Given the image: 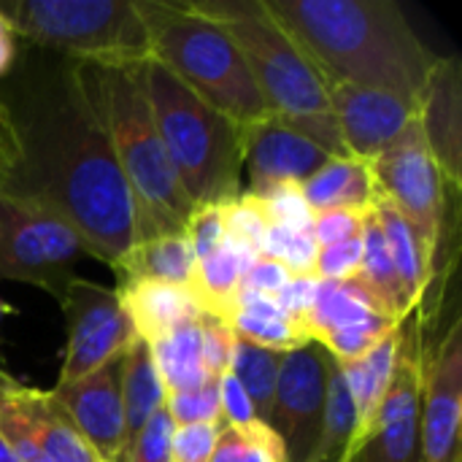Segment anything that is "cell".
Wrapping results in <instances>:
<instances>
[{
  "instance_id": "obj_47",
  "label": "cell",
  "mask_w": 462,
  "mask_h": 462,
  "mask_svg": "<svg viewBox=\"0 0 462 462\" xmlns=\"http://www.w3.org/2000/svg\"><path fill=\"white\" fill-rule=\"evenodd\" d=\"M14 54H16V35H14L5 14L0 11V76L14 65Z\"/></svg>"
},
{
  "instance_id": "obj_35",
  "label": "cell",
  "mask_w": 462,
  "mask_h": 462,
  "mask_svg": "<svg viewBox=\"0 0 462 462\" xmlns=\"http://www.w3.org/2000/svg\"><path fill=\"white\" fill-rule=\"evenodd\" d=\"M254 198L263 203V208H265V214L271 219V227L311 230L314 211L309 208V203H306V198L300 192V184L282 181V184H273V187L257 192Z\"/></svg>"
},
{
  "instance_id": "obj_29",
  "label": "cell",
  "mask_w": 462,
  "mask_h": 462,
  "mask_svg": "<svg viewBox=\"0 0 462 462\" xmlns=\"http://www.w3.org/2000/svg\"><path fill=\"white\" fill-rule=\"evenodd\" d=\"M162 406H165V387L152 360V349L146 341L135 338V344L122 357V409H125L127 447L135 441V436L149 422V417Z\"/></svg>"
},
{
  "instance_id": "obj_38",
  "label": "cell",
  "mask_w": 462,
  "mask_h": 462,
  "mask_svg": "<svg viewBox=\"0 0 462 462\" xmlns=\"http://www.w3.org/2000/svg\"><path fill=\"white\" fill-rule=\"evenodd\" d=\"M173 420L165 411H154L149 422L141 428L135 441L127 447L125 462H171V439H173Z\"/></svg>"
},
{
  "instance_id": "obj_6",
  "label": "cell",
  "mask_w": 462,
  "mask_h": 462,
  "mask_svg": "<svg viewBox=\"0 0 462 462\" xmlns=\"http://www.w3.org/2000/svg\"><path fill=\"white\" fill-rule=\"evenodd\" d=\"M149 32V57L238 127L271 116L230 32L192 3L135 0Z\"/></svg>"
},
{
  "instance_id": "obj_45",
  "label": "cell",
  "mask_w": 462,
  "mask_h": 462,
  "mask_svg": "<svg viewBox=\"0 0 462 462\" xmlns=\"http://www.w3.org/2000/svg\"><path fill=\"white\" fill-rule=\"evenodd\" d=\"M319 290V279L317 276H292L276 295V303L284 309L287 317H292L295 322H303V317L309 314V309L314 306Z\"/></svg>"
},
{
  "instance_id": "obj_36",
  "label": "cell",
  "mask_w": 462,
  "mask_h": 462,
  "mask_svg": "<svg viewBox=\"0 0 462 462\" xmlns=\"http://www.w3.org/2000/svg\"><path fill=\"white\" fill-rule=\"evenodd\" d=\"M165 411L171 414L176 428L179 425H200V422H222L217 382H208L189 393H168Z\"/></svg>"
},
{
  "instance_id": "obj_33",
  "label": "cell",
  "mask_w": 462,
  "mask_h": 462,
  "mask_svg": "<svg viewBox=\"0 0 462 462\" xmlns=\"http://www.w3.org/2000/svg\"><path fill=\"white\" fill-rule=\"evenodd\" d=\"M225 225H227V241L246 260L260 257L263 238H265V233L271 227V219H268L263 203L254 195L241 192L236 200L225 203Z\"/></svg>"
},
{
  "instance_id": "obj_31",
  "label": "cell",
  "mask_w": 462,
  "mask_h": 462,
  "mask_svg": "<svg viewBox=\"0 0 462 462\" xmlns=\"http://www.w3.org/2000/svg\"><path fill=\"white\" fill-rule=\"evenodd\" d=\"M279 365H282V352H271V349L254 346V344H249V341L236 336L230 374L238 379V384L244 387V393H246L257 420L265 422V425H268L271 406H273Z\"/></svg>"
},
{
  "instance_id": "obj_39",
  "label": "cell",
  "mask_w": 462,
  "mask_h": 462,
  "mask_svg": "<svg viewBox=\"0 0 462 462\" xmlns=\"http://www.w3.org/2000/svg\"><path fill=\"white\" fill-rule=\"evenodd\" d=\"M360 263H363V236L322 246L317 254L314 276L319 282H349L357 276Z\"/></svg>"
},
{
  "instance_id": "obj_2",
  "label": "cell",
  "mask_w": 462,
  "mask_h": 462,
  "mask_svg": "<svg viewBox=\"0 0 462 462\" xmlns=\"http://www.w3.org/2000/svg\"><path fill=\"white\" fill-rule=\"evenodd\" d=\"M328 87L401 95L420 106L439 57L393 0H263Z\"/></svg>"
},
{
  "instance_id": "obj_34",
  "label": "cell",
  "mask_w": 462,
  "mask_h": 462,
  "mask_svg": "<svg viewBox=\"0 0 462 462\" xmlns=\"http://www.w3.org/2000/svg\"><path fill=\"white\" fill-rule=\"evenodd\" d=\"M319 244L314 241L311 230H287V227H268L263 238L260 257L276 260L290 271V276H314Z\"/></svg>"
},
{
  "instance_id": "obj_22",
  "label": "cell",
  "mask_w": 462,
  "mask_h": 462,
  "mask_svg": "<svg viewBox=\"0 0 462 462\" xmlns=\"http://www.w3.org/2000/svg\"><path fill=\"white\" fill-rule=\"evenodd\" d=\"M401 325L390 336H384L365 357H360L355 363H338L341 371H344L352 403H355V414H357L355 455L368 441L376 411H379V406H382V401L387 395V387H390V379H393V371H395L398 346H401Z\"/></svg>"
},
{
  "instance_id": "obj_32",
  "label": "cell",
  "mask_w": 462,
  "mask_h": 462,
  "mask_svg": "<svg viewBox=\"0 0 462 462\" xmlns=\"http://www.w3.org/2000/svg\"><path fill=\"white\" fill-rule=\"evenodd\" d=\"M208 462H287L279 436L265 422L227 425L222 422Z\"/></svg>"
},
{
  "instance_id": "obj_4",
  "label": "cell",
  "mask_w": 462,
  "mask_h": 462,
  "mask_svg": "<svg viewBox=\"0 0 462 462\" xmlns=\"http://www.w3.org/2000/svg\"><path fill=\"white\" fill-rule=\"evenodd\" d=\"M217 19L241 49L271 116L311 138L333 157H349L330 111L328 84L300 43L254 3H192Z\"/></svg>"
},
{
  "instance_id": "obj_25",
  "label": "cell",
  "mask_w": 462,
  "mask_h": 462,
  "mask_svg": "<svg viewBox=\"0 0 462 462\" xmlns=\"http://www.w3.org/2000/svg\"><path fill=\"white\" fill-rule=\"evenodd\" d=\"M371 300L374 306L387 317L393 319L395 325H401L403 319L411 317V306L403 295V287H401V279H398V271L393 265V257H390V249H387V241H384V233L374 217V211H368L365 217V225H363V263H360V271L357 276L352 279Z\"/></svg>"
},
{
  "instance_id": "obj_21",
  "label": "cell",
  "mask_w": 462,
  "mask_h": 462,
  "mask_svg": "<svg viewBox=\"0 0 462 462\" xmlns=\"http://www.w3.org/2000/svg\"><path fill=\"white\" fill-rule=\"evenodd\" d=\"M371 211H374V217H376V222H379V227L384 233V241H387L393 265L398 271L403 295H406L409 306L417 309L422 303V295H425L428 284L433 282L436 254L430 252V246L425 244L420 230L390 200L376 195Z\"/></svg>"
},
{
  "instance_id": "obj_11",
  "label": "cell",
  "mask_w": 462,
  "mask_h": 462,
  "mask_svg": "<svg viewBox=\"0 0 462 462\" xmlns=\"http://www.w3.org/2000/svg\"><path fill=\"white\" fill-rule=\"evenodd\" d=\"M330 355L319 344H306L282 355L268 428L279 436L287 462H311L328 398Z\"/></svg>"
},
{
  "instance_id": "obj_16",
  "label": "cell",
  "mask_w": 462,
  "mask_h": 462,
  "mask_svg": "<svg viewBox=\"0 0 462 462\" xmlns=\"http://www.w3.org/2000/svg\"><path fill=\"white\" fill-rule=\"evenodd\" d=\"M0 411L22 428L43 462H106L79 433L51 390L27 387L0 371Z\"/></svg>"
},
{
  "instance_id": "obj_24",
  "label": "cell",
  "mask_w": 462,
  "mask_h": 462,
  "mask_svg": "<svg viewBox=\"0 0 462 462\" xmlns=\"http://www.w3.org/2000/svg\"><path fill=\"white\" fill-rule=\"evenodd\" d=\"M300 192L314 214L333 208L368 211L379 195L371 165L355 157H330L300 184Z\"/></svg>"
},
{
  "instance_id": "obj_17",
  "label": "cell",
  "mask_w": 462,
  "mask_h": 462,
  "mask_svg": "<svg viewBox=\"0 0 462 462\" xmlns=\"http://www.w3.org/2000/svg\"><path fill=\"white\" fill-rule=\"evenodd\" d=\"M122 357L73 384L51 390V395L68 411L79 433L106 462H122L127 455L122 409Z\"/></svg>"
},
{
  "instance_id": "obj_30",
  "label": "cell",
  "mask_w": 462,
  "mask_h": 462,
  "mask_svg": "<svg viewBox=\"0 0 462 462\" xmlns=\"http://www.w3.org/2000/svg\"><path fill=\"white\" fill-rule=\"evenodd\" d=\"M357 436V414L344 379V371L336 360L328 368V398H325V420L322 433L314 449L311 462H352Z\"/></svg>"
},
{
  "instance_id": "obj_3",
  "label": "cell",
  "mask_w": 462,
  "mask_h": 462,
  "mask_svg": "<svg viewBox=\"0 0 462 462\" xmlns=\"http://www.w3.org/2000/svg\"><path fill=\"white\" fill-rule=\"evenodd\" d=\"M76 65L130 187L135 203V244L165 233H184L195 203L181 189L160 141L141 65Z\"/></svg>"
},
{
  "instance_id": "obj_28",
  "label": "cell",
  "mask_w": 462,
  "mask_h": 462,
  "mask_svg": "<svg viewBox=\"0 0 462 462\" xmlns=\"http://www.w3.org/2000/svg\"><path fill=\"white\" fill-rule=\"evenodd\" d=\"M149 349H152V360L157 365V374L162 379L165 395L168 393H189V390H198L208 382H217L206 371L200 319L187 322V325L165 333L162 338L149 344Z\"/></svg>"
},
{
  "instance_id": "obj_43",
  "label": "cell",
  "mask_w": 462,
  "mask_h": 462,
  "mask_svg": "<svg viewBox=\"0 0 462 462\" xmlns=\"http://www.w3.org/2000/svg\"><path fill=\"white\" fill-rule=\"evenodd\" d=\"M290 271L284 265H279L276 260L268 257H257L246 265L244 279H241V290L246 292H257V295H271L276 298L279 290L290 282Z\"/></svg>"
},
{
  "instance_id": "obj_9",
  "label": "cell",
  "mask_w": 462,
  "mask_h": 462,
  "mask_svg": "<svg viewBox=\"0 0 462 462\" xmlns=\"http://www.w3.org/2000/svg\"><path fill=\"white\" fill-rule=\"evenodd\" d=\"M371 173L376 181V192L420 230V236L436 254L444 238L447 192L455 189L444 181L436 160L430 157L420 116L371 162Z\"/></svg>"
},
{
  "instance_id": "obj_48",
  "label": "cell",
  "mask_w": 462,
  "mask_h": 462,
  "mask_svg": "<svg viewBox=\"0 0 462 462\" xmlns=\"http://www.w3.org/2000/svg\"><path fill=\"white\" fill-rule=\"evenodd\" d=\"M5 314H11V306H8V303H5V300L0 298V319H3Z\"/></svg>"
},
{
  "instance_id": "obj_26",
  "label": "cell",
  "mask_w": 462,
  "mask_h": 462,
  "mask_svg": "<svg viewBox=\"0 0 462 462\" xmlns=\"http://www.w3.org/2000/svg\"><path fill=\"white\" fill-rule=\"evenodd\" d=\"M195 271V254L184 233H165L149 241H138L114 268V273L122 276V284L127 282H165L189 287Z\"/></svg>"
},
{
  "instance_id": "obj_41",
  "label": "cell",
  "mask_w": 462,
  "mask_h": 462,
  "mask_svg": "<svg viewBox=\"0 0 462 462\" xmlns=\"http://www.w3.org/2000/svg\"><path fill=\"white\" fill-rule=\"evenodd\" d=\"M368 211H355V208L319 211V214H314L311 236L319 244V249L322 246H330V244H341V241L357 238V236H363V225H365Z\"/></svg>"
},
{
  "instance_id": "obj_1",
  "label": "cell",
  "mask_w": 462,
  "mask_h": 462,
  "mask_svg": "<svg viewBox=\"0 0 462 462\" xmlns=\"http://www.w3.org/2000/svg\"><path fill=\"white\" fill-rule=\"evenodd\" d=\"M3 103L19 135L22 162L0 189L60 214L81 236L89 257L114 271L135 246V203L76 60L27 70Z\"/></svg>"
},
{
  "instance_id": "obj_18",
  "label": "cell",
  "mask_w": 462,
  "mask_h": 462,
  "mask_svg": "<svg viewBox=\"0 0 462 462\" xmlns=\"http://www.w3.org/2000/svg\"><path fill=\"white\" fill-rule=\"evenodd\" d=\"M244 171L249 176L252 195L290 181L303 184L309 176H314L333 154H328L322 146H317L303 133L292 130L276 116H268L252 127L244 130Z\"/></svg>"
},
{
  "instance_id": "obj_13",
  "label": "cell",
  "mask_w": 462,
  "mask_h": 462,
  "mask_svg": "<svg viewBox=\"0 0 462 462\" xmlns=\"http://www.w3.org/2000/svg\"><path fill=\"white\" fill-rule=\"evenodd\" d=\"M311 344H319L336 363L365 357L398 325L387 319L374 300L349 282H319L314 306L300 322Z\"/></svg>"
},
{
  "instance_id": "obj_7",
  "label": "cell",
  "mask_w": 462,
  "mask_h": 462,
  "mask_svg": "<svg viewBox=\"0 0 462 462\" xmlns=\"http://www.w3.org/2000/svg\"><path fill=\"white\" fill-rule=\"evenodd\" d=\"M16 38L76 62L141 65L149 32L135 0H14L3 3Z\"/></svg>"
},
{
  "instance_id": "obj_37",
  "label": "cell",
  "mask_w": 462,
  "mask_h": 462,
  "mask_svg": "<svg viewBox=\"0 0 462 462\" xmlns=\"http://www.w3.org/2000/svg\"><path fill=\"white\" fill-rule=\"evenodd\" d=\"M184 236L192 246L195 260H203L214 254L227 241V225H225V203H200L192 208Z\"/></svg>"
},
{
  "instance_id": "obj_40",
  "label": "cell",
  "mask_w": 462,
  "mask_h": 462,
  "mask_svg": "<svg viewBox=\"0 0 462 462\" xmlns=\"http://www.w3.org/2000/svg\"><path fill=\"white\" fill-rule=\"evenodd\" d=\"M225 422V420H222ZM222 422L179 425L171 439V462H208Z\"/></svg>"
},
{
  "instance_id": "obj_46",
  "label": "cell",
  "mask_w": 462,
  "mask_h": 462,
  "mask_svg": "<svg viewBox=\"0 0 462 462\" xmlns=\"http://www.w3.org/2000/svg\"><path fill=\"white\" fill-rule=\"evenodd\" d=\"M19 162H22L19 135H16L11 111L3 103V95H0V187L14 176V171L19 168Z\"/></svg>"
},
{
  "instance_id": "obj_10",
  "label": "cell",
  "mask_w": 462,
  "mask_h": 462,
  "mask_svg": "<svg viewBox=\"0 0 462 462\" xmlns=\"http://www.w3.org/2000/svg\"><path fill=\"white\" fill-rule=\"evenodd\" d=\"M60 306L68 322V341L54 387L73 384L119 360L138 338L119 290L100 287L87 279H70Z\"/></svg>"
},
{
  "instance_id": "obj_12",
  "label": "cell",
  "mask_w": 462,
  "mask_h": 462,
  "mask_svg": "<svg viewBox=\"0 0 462 462\" xmlns=\"http://www.w3.org/2000/svg\"><path fill=\"white\" fill-rule=\"evenodd\" d=\"M422 357L420 322L403 319L387 395L376 411L368 441L357 449L352 462H422Z\"/></svg>"
},
{
  "instance_id": "obj_20",
  "label": "cell",
  "mask_w": 462,
  "mask_h": 462,
  "mask_svg": "<svg viewBox=\"0 0 462 462\" xmlns=\"http://www.w3.org/2000/svg\"><path fill=\"white\" fill-rule=\"evenodd\" d=\"M122 306L130 317L135 336L146 344H154L165 333L200 319V309L195 306L187 287L165 284V282H127L119 287Z\"/></svg>"
},
{
  "instance_id": "obj_15",
  "label": "cell",
  "mask_w": 462,
  "mask_h": 462,
  "mask_svg": "<svg viewBox=\"0 0 462 462\" xmlns=\"http://www.w3.org/2000/svg\"><path fill=\"white\" fill-rule=\"evenodd\" d=\"M328 100L346 154L368 165L420 116L417 103L382 89L328 87Z\"/></svg>"
},
{
  "instance_id": "obj_8",
  "label": "cell",
  "mask_w": 462,
  "mask_h": 462,
  "mask_svg": "<svg viewBox=\"0 0 462 462\" xmlns=\"http://www.w3.org/2000/svg\"><path fill=\"white\" fill-rule=\"evenodd\" d=\"M81 257L89 249L60 214L0 189V279L41 287L60 300Z\"/></svg>"
},
{
  "instance_id": "obj_27",
  "label": "cell",
  "mask_w": 462,
  "mask_h": 462,
  "mask_svg": "<svg viewBox=\"0 0 462 462\" xmlns=\"http://www.w3.org/2000/svg\"><path fill=\"white\" fill-rule=\"evenodd\" d=\"M230 328L238 338H244L254 346L271 349V352H282V355L311 344L309 336L303 333L300 322L287 317L284 309L276 303V298L246 292V290H241L238 311H236Z\"/></svg>"
},
{
  "instance_id": "obj_19",
  "label": "cell",
  "mask_w": 462,
  "mask_h": 462,
  "mask_svg": "<svg viewBox=\"0 0 462 462\" xmlns=\"http://www.w3.org/2000/svg\"><path fill=\"white\" fill-rule=\"evenodd\" d=\"M420 127L444 181L462 184V70L455 57H439L420 97Z\"/></svg>"
},
{
  "instance_id": "obj_44",
  "label": "cell",
  "mask_w": 462,
  "mask_h": 462,
  "mask_svg": "<svg viewBox=\"0 0 462 462\" xmlns=\"http://www.w3.org/2000/svg\"><path fill=\"white\" fill-rule=\"evenodd\" d=\"M217 387H219V409H222V420L227 425H252V422H260L244 387L238 384V379L227 371L217 379Z\"/></svg>"
},
{
  "instance_id": "obj_42",
  "label": "cell",
  "mask_w": 462,
  "mask_h": 462,
  "mask_svg": "<svg viewBox=\"0 0 462 462\" xmlns=\"http://www.w3.org/2000/svg\"><path fill=\"white\" fill-rule=\"evenodd\" d=\"M200 330H203V360H206V371L211 379H219L222 374L230 371V360H233V346H236V333L230 325L211 319V317H200Z\"/></svg>"
},
{
  "instance_id": "obj_5",
  "label": "cell",
  "mask_w": 462,
  "mask_h": 462,
  "mask_svg": "<svg viewBox=\"0 0 462 462\" xmlns=\"http://www.w3.org/2000/svg\"><path fill=\"white\" fill-rule=\"evenodd\" d=\"M146 100L187 198L200 203H230L241 195L244 127L208 106L157 60L141 62Z\"/></svg>"
},
{
  "instance_id": "obj_14",
  "label": "cell",
  "mask_w": 462,
  "mask_h": 462,
  "mask_svg": "<svg viewBox=\"0 0 462 462\" xmlns=\"http://www.w3.org/2000/svg\"><path fill=\"white\" fill-rule=\"evenodd\" d=\"M462 325L452 322L439 346L422 357V462H460Z\"/></svg>"
},
{
  "instance_id": "obj_23",
  "label": "cell",
  "mask_w": 462,
  "mask_h": 462,
  "mask_svg": "<svg viewBox=\"0 0 462 462\" xmlns=\"http://www.w3.org/2000/svg\"><path fill=\"white\" fill-rule=\"evenodd\" d=\"M249 263L252 260H246L230 241H225L214 254L195 260V271L187 290L203 317L219 319L225 325L233 322L241 298V279Z\"/></svg>"
}]
</instances>
